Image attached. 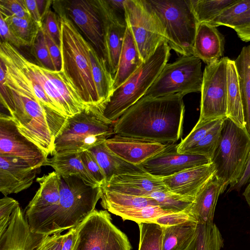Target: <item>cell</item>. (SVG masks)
I'll use <instances>...</instances> for the list:
<instances>
[{"label":"cell","instance_id":"obj_1","mask_svg":"<svg viewBox=\"0 0 250 250\" xmlns=\"http://www.w3.org/2000/svg\"><path fill=\"white\" fill-rule=\"evenodd\" d=\"M5 84L12 103L6 109L19 131L52 155L56 137L67 117L45 107L40 101L44 95L42 85L27 71L17 69L6 74Z\"/></svg>","mask_w":250,"mask_h":250},{"label":"cell","instance_id":"obj_2","mask_svg":"<svg viewBox=\"0 0 250 250\" xmlns=\"http://www.w3.org/2000/svg\"><path fill=\"white\" fill-rule=\"evenodd\" d=\"M184 96L177 93L157 98L143 97L113 123L114 135L175 143L183 133Z\"/></svg>","mask_w":250,"mask_h":250},{"label":"cell","instance_id":"obj_3","mask_svg":"<svg viewBox=\"0 0 250 250\" xmlns=\"http://www.w3.org/2000/svg\"><path fill=\"white\" fill-rule=\"evenodd\" d=\"M53 6L61 21V71L75 88L83 105L86 108L97 109L103 114L93 78L91 44L68 17L58 1H53Z\"/></svg>","mask_w":250,"mask_h":250},{"label":"cell","instance_id":"obj_4","mask_svg":"<svg viewBox=\"0 0 250 250\" xmlns=\"http://www.w3.org/2000/svg\"><path fill=\"white\" fill-rule=\"evenodd\" d=\"M100 187H92L77 177H62L59 203L41 234L51 235L76 227L94 209L101 198Z\"/></svg>","mask_w":250,"mask_h":250},{"label":"cell","instance_id":"obj_5","mask_svg":"<svg viewBox=\"0 0 250 250\" xmlns=\"http://www.w3.org/2000/svg\"><path fill=\"white\" fill-rule=\"evenodd\" d=\"M112 135H114L113 123L107 121L99 110L85 108L67 117L55 138L52 155L79 153L90 150Z\"/></svg>","mask_w":250,"mask_h":250},{"label":"cell","instance_id":"obj_6","mask_svg":"<svg viewBox=\"0 0 250 250\" xmlns=\"http://www.w3.org/2000/svg\"><path fill=\"white\" fill-rule=\"evenodd\" d=\"M170 49L167 42H162L140 68L113 91L103 112L107 121L113 124L144 96L167 63Z\"/></svg>","mask_w":250,"mask_h":250},{"label":"cell","instance_id":"obj_7","mask_svg":"<svg viewBox=\"0 0 250 250\" xmlns=\"http://www.w3.org/2000/svg\"><path fill=\"white\" fill-rule=\"evenodd\" d=\"M250 150V134L246 129L228 118L224 119L211 162L215 167L214 175L223 183L225 190L241 178Z\"/></svg>","mask_w":250,"mask_h":250},{"label":"cell","instance_id":"obj_8","mask_svg":"<svg viewBox=\"0 0 250 250\" xmlns=\"http://www.w3.org/2000/svg\"><path fill=\"white\" fill-rule=\"evenodd\" d=\"M158 18L170 48L182 56L193 55L197 21L190 0H144Z\"/></svg>","mask_w":250,"mask_h":250},{"label":"cell","instance_id":"obj_9","mask_svg":"<svg viewBox=\"0 0 250 250\" xmlns=\"http://www.w3.org/2000/svg\"><path fill=\"white\" fill-rule=\"evenodd\" d=\"M203 77L202 61L193 55H183L164 66L143 97L157 98L201 92Z\"/></svg>","mask_w":250,"mask_h":250},{"label":"cell","instance_id":"obj_10","mask_svg":"<svg viewBox=\"0 0 250 250\" xmlns=\"http://www.w3.org/2000/svg\"><path fill=\"white\" fill-rule=\"evenodd\" d=\"M77 228L73 250H132L127 236L106 210L94 209Z\"/></svg>","mask_w":250,"mask_h":250},{"label":"cell","instance_id":"obj_11","mask_svg":"<svg viewBox=\"0 0 250 250\" xmlns=\"http://www.w3.org/2000/svg\"><path fill=\"white\" fill-rule=\"evenodd\" d=\"M228 59L224 57L218 62L205 66L200 92V116L195 126L227 118Z\"/></svg>","mask_w":250,"mask_h":250},{"label":"cell","instance_id":"obj_12","mask_svg":"<svg viewBox=\"0 0 250 250\" xmlns=\"http://www.w3.org/2000/svg\"><path fill=\"white\" fill-rule=\"evenodd\" d=\"M125 7L127 25L144 62L162 42H167L166 35L158 18L144 0H125Z\"/></svg>","mask_w":250,"mask_h":250},{"label":"cell","instance_id":"obj_13","mask_svg":"<svg viewBox=\"0 0 250 250\" xmlns=\"http://www.w3.org/2000/svg\"><path fill=\"white\" fill-rule=\"evenodd\" d=\"M21 59L27 69L63 115L71 117L86 108L62 71L41 67L30 62L22 54Z\"/></svg>","mask_w":250,"mask_h":250},{"label":"cell","instance_id":"obj_14","mask_svg":"<svg viewBox=\"0 0 250 250\" xmlns=\"http://www.w3.org/2000/svg\"><path fill=\"white\" fill-rule=\"evenodd\" d=\"M60 2L68 17L86 37L108 67L104 44V18L99 0H74Z\"/></svg>","mask_w":250,"mask_h":250},{"label":"cell","instance_id":"obj_15","mask_svg":"<svg viewBox=\"0 0 250 250\" xmlns=\"http://www.w3.org/2000/svg\"><path fill=\"white\" fill-rule=\"evenodd\" d=\"M61 180V177L55 171L37 178L40 187L23 212L33 232L41 233L59 205Z\"/></svg>","mask_w":250,"mask_h":250},{"label":"cell","instance_id":"obj_16","mask_svg":"<svg viewBox=\"0 0 250 250\" xmlns=\"http://www.w3.org/2000/svg\"><path fill=\"white\" fill-rule=\"evenodd\" d=\"M0 155L21 159L38 169L48 158L38 146L23 135L9 115L0 114Z\"/></svg>","mask_w":250,"mask_h":250},{"label":"cell","instance_id":"obj_17","mask_svg":"<svg viewBox=\"0 0 250 250\" xmlns=\"http://www.w3.org/2000/svg\"><path fill=\"white\" fill-rule=\"evenodd\" d=\"M177 146L176 143L167 144L164 150L140 166L153 176L164 178L187 169L211 163V159L205 156L178 153Z\"/></svg>","mask_w":250,"mask_h":250},{"label":"cell","instance_id":"obj_18","mask_svg":"<svg viewBox=\"0 0 250 250\" xmlns=\"http://www.w3.org/2000/svg\"><path fill=\"white\" fill-rule=\"evenodd\" d=\"M48 236L31 230L19 205L6 230L0 235V250H42Z\"/></svg>","mask_w":250,"mask_h":250},{"label":"cell","instance_id":"obj_19","mask_svg":"<svg viewBox=\"0 0 250 250\" xmlns=\"http://www.w3.org/2000/svg\"><path fill=\"white\" fill-rule=\"evenodd\" d=\"M107 147L125 161L136 166L164 150L167 144L114 135L105 142Z\"/></svg>","mask_w":250,"mask_h":250},{"label":"cell","instance_id":"obj_20","mask_svg":"<svg viewBox=\"0 0 250 250\" xmlns=\"http://www.w3.org/2000/svg\"><path fill=\"white\" fill-rule=\"evenodd\" d=\"M37 169L21 159L0 155V191L7 196L28 188Z\"/></svg>","mask_w":250,"mask_h":250},{"label":"cell","instance_id":"obj_21","mask_svg":"<svg viewBox=\"0 0 250 250\" xmlns=\"http://www.w3.org/2000/svg\"><path fill=\"white\" fill-rule=\"evenodd\" d=\"M215 173V167L211 163L185 169L162 178V180L168 191L194 200L199 191Z\"/></svg>","mask_w":250,"mask_h":250},{"label":"cell","instance_id":"obj_22","mask_svg":"<svg viewBox=\"0 0 250 250\" xmlns=\"http://www.w3.org/2000/svg\"><path fill=\"white\" fill-rule=\"evenodd\" d=\"M100 187L122 193L147 197L154 191L167 189L162 178L146 172L115 176Z\"/></svg>","mask_w":250,"mask_h":250},{"label":"cell","instance_id":"obj_23","mask_svg":"<svg viewBox=\"0 0 250 250\" xmlns=\"http://www.w3.org/2000/svg\"><path fill=\"white\" fill-rule=\"evenodd\" d=\"M225 38L217 27L198 22L193 42V55L209 65L218 62L224 56Z\"/></svg>","mask_w":250,"mask_h":250},{"label":"cell","instance_id":"obj_24","mask_svg":"<svg viewBox=\"0 0 250 250\" xmlns=\"http://www.w3.org/2000/svg\"><path fill=\"white\" fill-rule=\"evenodd\" d=\"M225 191L223 183L215 175L201 188L188 209L198 224L213 223L219 196Z\"/></svg>","mask_w":250,"mask_h":250},{"label":"cell","instance_id":"obj_25","mask_svg":"<svg viewBox=\"0 0 250 250\" xmlns=\"http://www.w3.org/2000/svg\"><path fill=\"white\" fill-rule=\"evenodd\" d=\"M105 23L104 44L109 70L112 76L117 72L127 25L115 20L107 10L103 0H99Z\"/></svg>","mask_w":250,"mask_h":250},{"label":"cell","instance_id":"obj_26","mask_svg":"<svg viewBox=\"0 0 250 250\" xmlns=\"http://www.w3.org/2000/svg\"><path fill=\"white\" fill-rule=\"evenodd\" d=\"M143 62L131 30L127 25L118 69L114 78L113 91L123 84Z\"/></svg>","mask_w":250,"mask_h":250},{"label":"cell","instance_id":"obj_27","mask_svg":"<svg viewBox=\"0 0 250 250\" xmlns=\"http://www.w3.org/2000/svg\"><path fill=\"white\" fill-rule=\"evenodd\" d=\"M89 150L94 155L101 167L105 178V182L115 176L146 172L140 166L129 164L114 154L107 147L104 142L92 147Z\"/></svg>","mask_w":250,"mask_h":250},{"label":"cell","instance_id":"obj_28","mask_svg":"<svg viewBox=\"0 0 250 250\" xmlns=\"http://www.w3.org/2000/svg\"><path fill=\"white\" fill-rule=\"evenodd\" d=\"M44 166L51 167L62 177H77L92 187H100L84 167L79 153L54 154Z\"/></svg>","mask_w":250,"mask_h":250},{"label":"cell","instance_id":"obj_29","mask_svg":"<svg viewBox=\"0 0 250 250\" xmlns=\"http://www.w3.org/2000/svg\"><path fill=\"white\" fill-rule=\"evenodd\" d=\"M227 118L246 128L238 76L234 61L229 58L227 62Z\"/></svg>","mask_w":250,"mask_h":250},{"label":"cell","instance_id":"obj_30","mask_svg":"<svg viewBox=\"0 0 250 250\" xmlns=\"http://www.w3.org/2000/svg\"><path fill=\"white\" fill-rule=\"evenodd\" d=\"M101 189V206L114 214L119 211L147 206H159L155 200L151 198L131 195L103 188Z\"/></svg>","mask_w":250,"mask_h":250},{"label":"cell","instance_id":"obj_31","mask_svg":"<svg viewBox=\"0 0 250 250\" xmlns=\"http://www.w3.org/2000/svg\"><path fill=\"white\" fill-rule=\"evenodd\" d=\"M234 61L238 76L245 127L250 134V44L242 48Z\"/></svg>","mask_w":250,"mask_h":250},{"label":"cell","instance_id":"obj_32","mask_svg":"<svg viewBox=\"0 0 250 250\" xmlns=\"http://www.w3.org/2000/svg\"><path fill=\"white\" fill-rule=\"evenodd\" d=\"M90 56L93 80L104 110L105 105L113 92V78L105 61L91 44Z\"/></svg>","mask_w":250,"mask_h":250},{"label":"cell","instance_id":"obj_33","mask_svg":"<svg viewBox=\"0 0 250 250\" xmlns=\"http://www.w3.org/2000/svg\"><path fill=\"white\" fill-rule=\"evenodd\" d=\"M197 226L188 222L165 227L162 250H186L196 235Z\"/></svg>","mask_w":250,"mask_h":250},{"label":"cell","instance_id":"obj_34","mask_svg":"<svg viewBox=\"0 0 250 250\" xmlns=\"http://www.w3.org/2000/svg\"><path fill=\"white\" fill-rule=\"evenodd\" d=\"M224 239L214 223L198 224L196 235L186 250H221Z\"/></svg>","mask_w":250,"mask_h":250},{"label":"cell","instance_id":"obj_35","mask_svg":"<svg viewBox=\"0 0 250 250\" xmlns=\"http://www.w3.org/2000/svg\"><path fill=\"white\" fill-rule=\"evenodd\" d=\"M197 22L209 23L224 9L238 0H190Z\"/></svg>","mask_w":250,"mask_h":250},{"label":"cell","instance_id":"obj_36","mask_svg":"<svg viewBox=\"0 0 250 250\" xmlns=\"http://www.w3.org/2000/svg\"><path fill=\"white\" fill-rule=\"evenodd\" d=\"M140 231L138 250H162L165 227L152 222L138 223Z\"/></svg>","mask_w":250,"mask_h":250},{"label":"cell","instance_id":"obj_37","mask_svg":"<svg viewBox=\"0 0 250 250\" xmlns=\"http://www.w3.org/2000/svg\"><path fill=\"white\" fill-rule=\"evenodd\" d=\"M3 16L9 28L15 36L25 42L30 47L42 26L32 18L23 19L16 17Z\"/></svg>","mask_w":250,"mask_h":250},{"label":"cell","instance_id":"obj_38","mask_svg":"<svg viewBox=\"0 0 250 250\" xmlns=\"http://www.w3.org/2000/svg\"><path fill=\"white\" fill-rule=\"evenodd\" d=\"M148 197L155 200L160 207L174 212L187 210L194 201L167 189L154 191Z\"/></svg>","mask_w":250,"mask_h":250},{"label":"cell","instance_id":"obj_39","mask_svg":"<svg viewBox=\"0 0 250 250\" xmlns=\"http://www.w3.org/2000/svg\"><path fill=\"white\" fill-rule=\"evenodd\" d=\"M175 212L166 209L160 206H147L128 210L121 211L115 215L121 217L123 220H131L136 223L151 222L163 215Z\"/></svg>","mask_w":250,"mask_h":250},{"label":"cell","instance_id":"obj_40","mask_svg":"<svg viewBox=\"0 0 250 250\" xmlns=\"http://www.w3.org/2000/svg\"><path fill=\"white\" fill-rule=\"evenodd\" d=\"M223 121H221L186 153L203 155L211 159L219 140Z\"/></svg>","mask_w":250,"mask_h":250},{"label":"cell","instance_id":"obj_41","mask_svg":"<svg viewBox=\"0 0 250 250\" xmlns=\"http://www.w3.org/2000/svg\"><path fill=\"white\" fill-rule=\"evenodd\" d=\"M218 120L206 122L199 126H194L191 132L178 144L177 151L180 153H186L221 121Z\"/></svg>","mask_w":250,"mask_h":250},{"label":"cell","instance_id":"obj_42","mask_svg":"<svg viewBox=\"0 0 250 250\" xmlns=\"http://www.w3.org/2000/svg\"><path fill=\"white\" fill-rule=\"evenodd\" d=\"M30 47L31 52L35 58L39 66L55 70L42 26L40 28L35 41Z\"/></svg>","mask_w":250,"mask_h":250},{"label":"cell","instance_id":"obj_43","mask_svg":"<svg viewBox=\"0 0 250 250\" xmlns=\"http://www.w3.org/2000/svg\"><path fill=\"white\" fill-rule=\"evenodd\" d=\"M250 8V0H238L236 2L224 9L208 24L215 27L220 25L227 26Z\"/></svg>","mask_w":250,"mask_h":250},{"label":"cell","instance_id":"obj_44","mask_svg":"<svg viewBox=\"0 0 250 250\" xmlns=\"http://www.w3.org/2000/svg\"><path fill=\"white\" fill-rule=\"evenodd\" d=\"M0 13L5 17L32 18L24 0H0Z\"/></svg>","mask_w":250,"mask_h":250},{"label":"cell","instance_id":"obj_45","mask_svg":"<svg viewBox=\"0 0 250 250\" xmlns=\"http://www.w3.org/2000/svg\"><path fill=\"white\" fill-rule=\"evenodd\" d=\"M42 27L59 46L61 42V21L58 15L50 8L42 18Z\"/></svg>","mask_w":250,"mask_h":250},{"label":"cell","instance_id":"obj_46","mask_svg":"<svg viewBox=\"0 0 250 250\" xmlns=\"http://www.w3.org/2000/svg\"><path fill=\"white\" fill-rule=\"evenodd\" d=\"M79 154L84 167L90 174L100 186L104 185L105 182L104 175L96 158L91 151L88 150L80 152Z\"/></svg>","mask_w":250,"mask_h":250},{"label":"cell","instance_id":"obj_47","mask_svg":"<svg viewBox=\"0 0 250 250\" xmlns=\"http://www.w3.org/2000/svg\"><path fill=\"white\" fill-rule=\"evenodd\" d=\"M188 209L163 215L153 220L151 222L164 227L178 225L188 222L197 224L194 218L188 213Z\"/></svg>","mask_w":250,"mask_h":250},{"label":"cell","instance_id":"obj_48","mask_svg":"<svg viewBox=\"0 0 250 250\" xmlns=\"http://www.w3.org/2000/svg\"><path fill=\"white\" fill-rule=\"evenodd\" d=\"M20 205L12 198L5 196L0 200V235L6 230L10 223L11 216L14 210Z\"/></svg>","mask_w":250,"mask_h":250},{"label":"cell","instance_id":"obj_49","mask_svg":"<svg viewBox=\"0 0 250 250\" xmlns=\"http://www.w3.org/2000/svg\"><path fill=\"white\" fill-rule=\"evenodd\" d=\"M103 1L111 16L120 23L127 25L125 7V0H103Z\"/></svg>","mask_w":250,"mask_h":250},{"label":"cell","instance_id":"obj_50","mask_svg":"<svg viewBox=\"0 0 250 250\" xmlns=\"http://www.w3.org/2000/svg\"><path fill=\"white\" fill-rule=\"evenodd\" d=\"M0 35L1 42H7L16 48L28 46L25 42L18 38L12 32L1 14H0Z\"/></svg>","mask_w":250,"mask_h":250},{"label":"cell","instance_id":"obj_51","mask_svg":"<svg viewBox=\"0 0 250 250\" xmlns=\"http://www.w3.org/2000/svg\"><path fill=\"white\" fill-rule=\"evenodd\" d=\"M43 32L55 70L61 71L62 68V57L60 46L58 45L44 30Z\"/></svg>","mask_w":250,"mask_h":250},{"label":"cell","instance_id":"obj_52","mask_svg":"<svg viewBox=\"0 0 250 250\" xmlns=\"http://www.w3.org/2000/svg\"><path fill=\"white\" fill-rule=\"evenodd\" d=\"M63 234L61 233L48 235L45 241L42 250H61Z\"/></svg>","mask_w":250,"mask_h":250},{"label":"cell","instance_id":"obj_53","mask_svg":"<svg viewBox=\"0 0 250 250\" xmlns=\"http://www.w3.org/2000/svg\"><path fill=\"white\" fill-rule=\"evenodd\" d=\"M250 182V150L248 155L247 163L245 169L243 174L235 186L230 187L228 191V192H230L232 190L239 191L242 188H243L246 184H248Z\"/></svg>","mask_w":250,"mask_h":250},{"label":"cell","instance_id":"obj_54","mask_svg":"<svg viewBox=\"0 0 250 250\" xmlns=\"http://www.w3.org/2000/svg\"><path fill=\"white\" fill-rule=\"evenodd\" d=\"M77 233V228L73 227L63 234L61 250H73L75 243Z\"/></svg>","mask_w":250,"mask_h":250},{"label":"cell","instance_id":"obj_55","mask_svg":"<svg viewBox=\"0 0 250 250\" xmlns=\"http://www.w3.org/2000/svg\"><path fill=\"white\" fill-rule=\"evenodd\" d=\"M24 1L32 19L40 26H42V18L36 0H24Z\"/></svg>","mask_w":250,"mask_h":250},{"label":"cell","instance_id":"obj_56","mask_svg":"<svg viewBox=\"0 0 250 250\" xmlns=\"http://www.w3.org/2000/svg\"><path fill=\"white\" fill-rule=\"evenodd\" d=\"M250 23V8L236 18L227 26L231 28Z\"/></svg>","mask_w":250,"mask_h":250},{"label":"cell","instance_id":"obj_57","mask_svg":"<svg viewBox=\"0 0 250 250\" xmlns=\"http://www.w3.org/2000/svg\"><path fill=\"white\" fill-rule=\"evenodd\" d=\"M233 29L241 40L246 42L250 41V23L236 27Z\"/></svg>","mask_w":250,"mask_h":250},{"label":"cell","instance_id":"obj_58","mask_svg":"<svg viewBox=\"0 0 250 250\" xmlns=\"http://www.w3.org/2000/svg\"><path fill=\"white\" fill-rule=\"evenodd\" d=\"M36 1L39 12L42 18L45 12L50 8L52 1L36 0Z\"/></svg>","mask_w":250,"mask_h":250},{"label":"cell","instance_id":"obj_59","mask_svg":"<svg viewBox=\"0 0 250 250\" xmlns=\"http://www.w3.org/2000/svg\"><path fill=\"white\" fill-rule=\"evenodd\" d=\"M243 195L250 208V182L248 184L247 186L245 188Z\"/></svg>","mask_w":250,"mask_h":250}]
</instances>
